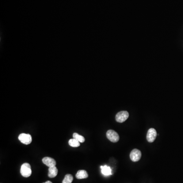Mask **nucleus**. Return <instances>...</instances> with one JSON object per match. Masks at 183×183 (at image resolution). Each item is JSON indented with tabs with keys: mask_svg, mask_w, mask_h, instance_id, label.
Here are the masks:
<instances>
[{
	"mask_svg": "<svg viewBox=\"0 0 183 183\" xmlns=\"http://www.w3.org/2000/svg\"><path fill=\"white\" fill-rule=\"evenodd\" d=\"M20 174L22 175V176L25 178H28L31 176L32 170L30 164L28 163H24L22 165L20 168Z\"/></svg>",
	"mask_w": 183,
	"mask_h": 183,
	"instance_id": "1",
	"label": "nucleus"
},
{
	"mask_svg": "<svg viewBox=\"0 0 183 183\" xmlns=\"http://www.w3.org/2000/svg\"><path fill=\"white\" fill-rule=\"evenodd\" d=\"M106 136L111 142H117L119 140V134L113 130H108L106 133Z\"/></svg>",
	"mask_w": 183,
	"mask_h": 183,
	"instance_id": "2",
	"label": "nucleus"
},
{
	"mask_svg": "<svg viewBox=\"0 0 183 183\" xmlns=\"http://www.w3.org/2000/svg\"><path fill=\"white\" fill-rule=\"evenodd\" d=\"M129 114L127 111H121L115 115V120L119 123H123L129 118Z\"/></svg>",
	"mask_w": 183,
	"mask_h": 183,
	"instance_id": "3",
	"label": "nucleus"
},
{
	"mask_svg": "<svg viewBox=\"0 0 183 183\" xmlns=\"http://www.w3.org/2000/svg\"><path fill=\"white\" fill-rule=\"evenodd\" d=\"M18 140L20 142L24 145H29L32 141V138L30 134L22 133L18 136Z\"/></svg>",
	"mask_w": 183,
	"mask_h": 183,
	"instance_id": "4",
	"label": "nucleus"
},
{
	"mask_svg": "<svg viewBox=\"0 0 183 183\" xmlns=\"http://www.w3.org/2000/svg\"><path fill=\"white\" fill-rule=\"evenodd\" d=\"M130 157L132 161H138L141 157V152L139 150H133L130 153Z\"/></svg>",
	"mask_w": 183,
	"mask_h": 183,
	"instance_id": "5",
	"label": "nucleus"
},
{
	"mask_svg": "<svg viewBox=\"0 0 183 183\" xmlns=\"http://www.w3.org/2000/svg\"><path fill=\"white\" fill-rule=\"evenodd\" d=\"M157 134L156 130L154 128H150L148 130L147 135H146V140L148 142H153L157 137Z\"/></svg>",
	"mask_w": 183,
	"mask_h": 183,
	"instance_id": "6",
	"label": "nucleus"
},
{
	"mask_svg": "<svg viewBox=\"0 0 183 183\" xmlns=\"http://www.w3.org/2000/svg\"><path fill=\"white\" fill-rule=\"evenodd\" d=\"M42 162L44 164H45L49 167L55 166L56 165V160H54V159L49 157H45L42 159Z\"/></svg>",
	"mask_w": 183,
	"mask_h": 183,
	"instance_id": "7",
	"label": "nucleus"
},
{
	"mask_svg": "<svg viewBox=\"0 0 183 183\" xmlns=\"http://www.w3.org/2000/svg\"><path fill=\"white\" fill-rule=\"evenodd\" d=\"M102 174L105 176H109L112 175V170L109 166L107 165L101 166Z\"/></svg>",
	"mask_w": 183,
	"mask_h": 183,
	"instance_id": "8",
	"label": "nucleus"
},
{
	"mask_svg": "<svg viewBox=\"0 0 183 183\" xmlns=\"http://www.w3.org/2000/svg\"><path fill=\"white\" fill-rule=\"evenodd\" d=\"M58 170L57 169L56 166L49 167L48 175L49 178H53L56 177L58 175Z\"/></svg>",
	"mask_w": 183,
	"mask_h": 183,
	"instance_id": "9",
	"label": "nucleus"
},
{
	"mask_svg": "<svg viewBox=\"0 0 183 183\" xmlns=\"http://www.w3.org/2000/svg\"><path fill=\"white\" fill-rule=\"evenodd\" d=\"M88 176V174L84 170H79L76 174V178L77 179H86Z\"/></svg>",
	"mask_w": 183,
	"mask_h": 183,
	"instance_id": "10",
	"label": "nucleus"
},
{
	"mask_svg": "<svg viewBox=\"0 0 183 183\" xmlns=\"http://www.w3.org/2000/svg\"><path fill=\"white\" fill-rule=\"evenodd\" d=\"M68 143H69V145H70L71 146H72L73 148H77V147L80 146V142H79L78 140H75L74 138L70 139L69 140Z\"/></svg>",
	"mask_w": 183,
	"mask_h": 183,
	"instance_id": "11",
	"label": "nucleus"
},
{
	"mask_svg": "<svg viewBox=\"0 0 183 183\" xmlns=\"http://www.w3.org/2000/svg\"><path fill=\"white\" fill-rule=\"evenodd\" d=\"M73 138H74L75 140H77L79 142H84L85 141V138L83 136L80 135L79 134L77 133H74L73 134Z\"/></svg>",
	"mask_w": 183,
	"mask_h": 183,
	"instance_id": "12",
	"label": "nucleus"
},
{
	"mask_svg": "<svg viewBox=\"0 0 183 183\" xmlns=\"http://www.w3.org/2000/svg\"><path fill=\"white\" fill-rule=\"evenodd\" d=\"M73 177L70 174L66 175L64 180H63L62 183H71L73 181Z\"/></svg>",
	"mask_w": 183,
	"mask_h": 183,
	"instance_id": "13",
	"label": "nucleus"
},
{
	"mask_svg": "<svg viewBox=\"0 0 183 183\" xmlns=\"http://www.w3.org/2000/svg\"><path fill=\"white\" fill-rule=\"evenodd\" d=\"M52 183V182H51V181H49V180H48V181H46V182H45V183Z\"/></svg>",
	"mask_w": 183,
	"mask_h": 183,
	"instance_id": "14",
	"label": "nucleus"
}]
</instances>
